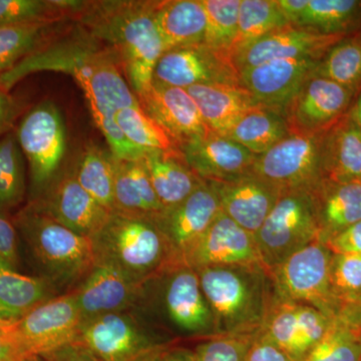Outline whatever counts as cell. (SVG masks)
<instances>
[{"instance_id": "6da1fadb", "label": "cell", "mask_w": 361, "mask_h": 361, "mask_svg": "<svg viewBox=\"0 0 361 361\" xmlns=\"http://www.w3.org/2000/svg\"><path fill=\"white\" fill-rule=\"evenodd\" d=\"M39 71L71 75L84 92L97 128L115 123L118 111L140 106L115 52L80 26L71 35L54 37L23 59L0 77V87L9 92L23 78Z\"/></svg>"}, {"instance_id": "7a4b0ae2", "label": "cell", "mask_w": 361, "mask_h": 361, "mask_svg": "<svg viewBox=\"0 0 361 361\" xmlns=\"http://www.w3.org/2000/svg\"><path fill=\"white\" fill-rule=\"evenodd\" d=\"M156 4L146 0L82 1L73 20L115 52L137 97L151 87L154 71L164 54L154 20Z\"/></svg>"}, {"instance_id": "3957f363", "label": "cell", "mask_w": 361, "mask_h": 361, "mask_svg": "<svg viewBox=\"0 0 361 361\" xmlns=\"http://www.w3.org/2000/svg\"><path fill=\"white\" fill-rule=\"evenodd\" d=\"M212 311L214 336L253 334L262 329L276 301L264 266H211L195 269Z\"/></svg>"}, {"instance_id": "277c9868", "label": "cell", "mask_w": 361, "mask_h": 361, "mask_svg": "<svg viewBox=\"0 0 361 361\" xmlns=\"http://www.w3.org/2000/svg\"><path fill=\"white\" fill-rule=\"evenodd\" d=\"M13 223L44 269V277L56 287L82 282L96 267L94 239L73 231L33 204L23 209Z\"/></svg>"}, {"instance_id": "5b68a950", "label": "cell", "mask_w": 361, "mask_h": 361, "mask_svg": "<svg viewBox=\"0 0 361 361\" xmlns=\"http://www.w3.org/2000/svg\"><path fill=\"white\" fill-rule=\"evenodd\" d=\"M94 242L97 262L115 265L145 283L178 268L170 244L155 220L113 212Z\"/></svg>"}, {"instance_id": "8992f818", "label": "cell", "mask_w": 361, "mask_h": 361, "mask_svg": "<svg viewBox=\"0 0 361 361\" xmlns=\"http://www.w3.org/2000/svg\"><path fill=\"white\" fill-rule=\"evenodd\" d=\"M254 236L262 264L269 271L304 247L322 240L313 191L283 192Z\"/></svg>"}, {"instance_id": "52a82bcc", "label": "cell", "mask_w": 361, "mask_h": 361, "mask_svg": "<svg viewBox=\"0 0 361 361\" xmlns=\"http://www.w3.org/2000/svg\"><path fill=\"white\" fill-rule=\"evenodd\" d=\"M16 140L30 168V190L37 200L61 174L66 152L63 115L52 102L32 109L18 125Z\"/></svg>"}, {"instance_id": "ba28073f", "label": "cell", "mask_w": 361, "mask_h": 361, "mask_svg": "<svg viewBox=\"0 0 361 361\" xmlns=\"http://www.w3.org/2000/svg\"><path fill=\"white\" fill-rule=\"evenodd\" d=\"M334 254L322 240L297 251L270 271L277 300L305 304L337 317L341 307L330 285V265Z\"/></svg>"}, {"instance_id": "9c48e42d", "label": "cell", "mask_w": 361, "mask_h": 361, "mask_svg": "<svg viewBox=\"0 0 361 361\" xmlns=\"http://www.w3.org/2000/svg\"><path fill=\"white\" fill-rule=\"evenodd\" d=\"M325 134L291 133L262 155L256 157L251 172L281 191H314L324 180Z\"/></svg>"}, {"instance_id": "30bf717a", "label": "cell", "mask_w": 361, "mask_h": 361, "mask_svg": "<svg viewBox=\"0 0 361 361\" xmlns=\"http://www.w3.org/2000/svg\"><path fill=\"white\" fill-rule=\"evenodd\" d=\"M75 293L54 297L14 322L16 339L23 355L35 360L75 343L82 323Z\"/></svg>"}, {"instance_id": "8fae6325", "label": "cell", "mask_w": 361, "mask_h": 361, "mask_svg": "<svg viewBox=\"0 0 361 361\" xmlns=\"http://www.w3.org/2000/svg\"><path fill=\"white\" fill-rule=\"evenodd\" d=\"M75 343L99 361H140L165 345L126 310L85 319Z\"/></svg>"}, {"instance_id": "7c38bea8", "label": "cell", "mask_w": 361, "mask_h": 361, "mask_svg": "<svg viewBox=\"0 0 361 361\" xmlns=\"http://www.w3.org/2000/svg\"><path fill=\"white\" fill-rule=\"evenodd\" d=\"M153 80L185 90L199 85H241L231 56L205 44L164 52L154 71Z\"/></svg>"}, {"instance_id": "4fadbf2b", "label": "cell", "mask_w": 361, "mask_h": 361, "mask_svg": "<svg viewBox=\"0 0 361 361\" xmlns=\"http://www.w3.org/2000/svg\"><path fill=\"white\" fill-rule=\"evenodd\" d=\"M353 92L313 73L284 110L290 134L329 132L348 110Z\"/></svg>"}, {"instance_id": "5bb4252c", "label": "cell", "mask_w": 361, "mask_h": 361, "mask_svg": "<svg viewBox=\"0 0 361 361\" xmlns=\"http://www.w3.org/2000/svg\"><path fill=\"white\" fill-rule=\"evenodd\" d=\"M30 203L73 231L94 239L111 216L78 184L73 170L59 174L51 186Z\"/></svg>"}, {"instance_id": "9a60e30c", "label": "cell", "mask_w": 361, "mask_h": 361, "mask_svg": "<svg viewBox=\"0 0 361 361\" xmlns=\"http://www.w3.org/2000/svg\"><path fill=\"white\" fill-rule=\"evenodd\" d=\"M320 59H276L239 71L240 82L261 106L285 109L314 73Z\"/></svg>"}, {"instance_id": "2e32d148", "label": "cell", "mask_w": 361, "mask_h": 361, "mask_svg": "<svg viewBox=\"0 0 361 361\" xmlns=\"http://www.w3.org/2000/svg\"><path fill=\"white\" fill-rule=\"evenodd\" d=\"M221 212L215 190L210 183L203 180L186 200L166 211L157 221L170 244L178 267Z\"/></svg>"}, {"instance_id": "e0dca14e", "label": "cell", "mask_w": 361, "mask_h": 361, "mask_svg": "<svg viewBox=\"0 0 361 361\" xmlns=\"http://www.w3.org/2000/svg\"><path fill=\"white\" fill-rule=\"evenodd\" d=\"M257 264L263 265L255 236L223 212L182 260L193 269Z\"/></svg>"}, {"instance_id": "ac0fdd59", "label": "cell", "mask_w": 361, "mask_h": 361, "mask_svg": "<svg viewBox=\"0 0 361 361\" xmlns=\"http://www.w3.org/2000/svg\"><path fill=\"white\" fill-rule=\"evenodd\" d=\"M342 37L343 35H323L302 26L289 25L237 52L233 63L239 73L276 59H322L330 47L343 39Z\"/></svg>"}, {"instance_id": "d6986e66", "label": "cell", "mask_w": 361, "mask_h": 361, "mask_svg": "<svg viewBox=\"0 0 361 361\" xmlns=\"http://www.w3.org/2000/svg\"><path fill=\"white\" fill-rule=\"evenodd\" d=\"M142 111L155 121L177 145L204 137L211 130L202 118L198 106L185 89L152 82L137 97Z\"/></svg>"}, {"instance_id": "ffe728a7", "label": "cell", "mask_w": 361, "mask_h": 361, "mask_svg": "<svg viewBox=\"0 0 361 361\" xmlns=\"http://www.w3.org/2000/svg\"><path fill=\"white\" fill-rule=\"evenodd\" d=\"M179 151L189 168L206 182H227L249 174L257 157L213 132L185 142Z\"/></svg>"}, {"instance_id": "44dd1931", "label": "cell", "mask_w": 361, "mask_h": 361, "mask_svg": "<svg viewBox=\"0 0 361 361\" xmlns=\"http://www.w3.org/2000/svg\"><path fill=\"white\" fill-rule=\"evenodd\" d=\"M145 284L115 265L97 262L84 281L73 291L85 320L127 310L141 295Z\"/></svg>"}, {"instance_id": "7402d4cb", "label": "cell", "mask_w": 361, "mask_h": 361, "mask_svg": "<svg viewBox=\"0 0 361 361\" xmlns=\"http://www.w3.org/2000/svg\"><path fill=\"white\" fill-rule=\"evenodd\" d=\"M219 199L226 216L247 231L255 234L283 191L249 173L227 182H209Z\"/></svg>"}, {"instance_id": "603a6c76", "label": "cell", "mask_w": 361, "mask_h": 361, "mask_svg": "<svg viewBox=\"0 0 361 361\" xmlns=\"http://www.w3.org/2000/svg\"><path fill=\"white\" fill-rule=\"evenodd\" d=\"M170 272L164 296L169 317L184 331L213 336L212 311L202 290L197 271L180 266Z\"/></svg>"}, {"instance_id": "cb8c5ba5", "label": "cell", "mask_w": 361, "mask_h": 361, "mask_svg": "<svg viewBox=\"0 0 361 361\" xmlns=\"http://www.w3.org/2000/svg\"><path fill=\"white\" fill-rule=\"evenodd\" d=\"M186 90L209 130L223 137L247 111L261 106L242 85H199Z\"/></svg>"}, {"instance_id": "d4e9b609", "label": "cell", "mask_w": 361, "mask_h": 361, "mask_svg": "<svg viewBox=\"0 0 361 361\" xmlns=\"http://www.w3.org/2000/svg\"><path fill=\"white\" fill-rule=\"evenodd\" d=\"M116 174L114 212L158 221L165 212L157 196L146 165L139 160H118Z\"/></svg>"}, {"instance_id": "484cf974", "label": "cell", "mask_w": 361, "mask_h": 361, "mask_svg": "<svg viewBox=\"0 0 361 361\" xmlns=\"http://www.w3.org/2000/svg\"><path fill=\"white\" fill-rule=\"evenodd\" d=\"M154 20L164 52L204 44L207 18L201 0L157 1Z\"/></svg>"}, {"instance_id": "4316f807", "label": "cell", "mask_w": 361, "mask_h": 361, "mask_svg": "<svg viewBox=\"0 0 361 361\" xmlns=\"http://www.w3.org/2000/svg\"><path fill=\"white\" fill-rule=\"evenodd\" d=\"M323 171L329 182L361 183V130L350 114L325 135Z\"/></svg>"}, {"instance_id": "83f0119b", "label": "cell", "mask_w": 361, "mask_h": 361, "mask_svg": "<svg viewBox=\"0 0 361 361\" xmlns=\"http://www.w3.org/2000/svg\"><path fill=\"white\" fill-rule=\"evenodd\" d=\"M142 161L165 212L186 200L203 182L189 168L180 151L149 152Z\"/></svg>"}, {"instance_id": "f1b7e54d", "label": "cell", "mask_w": 361, "mask_h": 361, "mask_svg": "<svg viewBox=\"0 0 361 361\" xmlns=\"http://www.w3.org/2000/svg\"><path fill=\"white\" fill-rule=\"evenodd\" d=\"M323 242L361 221V183L323 180L314 191Z\"/></svg>"}, {"instance_id": "f546056e", "label": "cell", "mask_w": 361, "mask_h": 361, "mask_svg": "<svg viewBox=\"0 0 361 361\" xmlns=\"http://www.w3.org/2000/svg\"><path fill=\"white\" fill-rule=\"evenodd\" d=\"M56 285L44 277L0 269V318L18 322L35 307L54 298Z\"/></svg>"}, {"instance_id": "4dcf8cb0", "label": "cell", "mask_w": 361, "mask_h": 361, "mask_svg": "<svg viewBox=\"0 0 361 361\" xmlns=\"http://www.w3.org/2000/svg\"><path fill=\"white\" fill-rule=\"evenodd\" d=\"M289 135L290 129L282 111L259 106L241 116L224 137L259 156Z\"/></svg>"}, {"instance_id": "1f68e13d", "label": "cell", "mask_w": 361, "mask_h": 361, "mask_svg": "<svg viewBox=\"0 0 361 361\" xmlns=\"http://www.w3.org/2000/svg\"><path fill=\"white\" fill-rule=\"evenodd\" d=\"M78 184L101 205L114 212L115 156L111 151L89 146L73 169Z\"/></svg>"}, {"instance_id": "d6a6232c", "label": "cell", "mask_w": 361, "mask_h": 361, "mask_svg": "<svg viewBox=\"0 0 361 361\" xmlns=\"http://www.w3.org/2000/svg\"><path fill=\"white\" fill-rule=\"evenodd\" d=\"M61 23L0 26V77L59 35Z\"/></svg>"}, {"instance_id": "836d02e7", "label": "cell", "mask_w": 361, "mask_h": 361, "mask_svg": "<svg viewBox=\"0 0 361 361\" xmlns=\"http://www.w3.org/2000/svg\"><path fill=\"white\" fill-rule=\"evenodd\" d=\"M82 2L75 0H0V26L73 20Z\"/></svg>"}, {"instance_id": "e575fe53", "label": "cell", "mask_w": 361, "mask_h": 361, "mask_svg": "<svg viewBox=\"0 0 361 361\" xmlns=\"http://www.w3.org/2000/svg\"><path fill=\"white\" fill-rule=\"evenodd\" d=\"M289 25L278 6L277 0H241L238 14V32L232 49L237 52L262 39L268 33Z\"/></svg>"}, {"instance_id": "d590c367", "label": "cell", "mask_w": 361, "mask_h": 361, "mask_svg": "<svg viewBox=\"0 0 361 361\" xmlns=\"http://www.w3.org/2000/svg\"><path fill=\"white\" fill-rule=\"evenodd\" d=\"M25 193V156L16 134L0 137V213L20 205Z\"/></svg>"}, {"instance_id": "8d00e7d4", "label": "cell", "mask_w": 361, "mask_h": 361, "mask_svg": "<svg viewBox=\"0 0 361 361\" xmlns=\"http://www.w3.org/2000/svg\"><path fill=\"white\" fill-rule=\"evenodd\" d=\"M116 122L128 141L144 155L155 151H179L170 135L142 111L141 106L118 111Z\"/></svg>"}, {"instance_id": "74e56055", "label": "cell", "mask_w": 361, "mask_h": 361, "mask_svg": "<svg viewBox=\"0 0 361 361\" xmlns=\"http://www.w3.org/2000/svg\"><path fill=\"white\" fill-rule=\"evenodd\" d=\"M314 75L355 92L361 85V42L341 39L320 59Z\"/></svg>"}, {"instance_id": "f35d334b", "label": "cell", "mask_w": 361, "mask_h": 361, "mask_svg": "<svg viewBox=\"0 0 361 361\" xmlns=\"http://www.w3.org/2000/svg\"><path fill=\"white\" fill-rule=\"evenodd\" d=\"M361 327L337 316L303 361H360Z\"/></svg>"}, {"instance_id": "ab89813d", "label": "cell", "mask_w": 361, "mask_h": 361, "mask_svg": "<svg viewBox=\"0 0 361 361\" xmlns=\"http://www.w3.org/2000/svg\"><path fill=\"white\" fill-rule=\"evenodd\" d=\"M361 2L356 0H308L297 26L323 35H344L343 30L357 18Z\"/></svg>"}, {"instance_id": "60d3db41", "label": "cell", "mask_w": 361, "mask_h": 361, "mask_svg": "<svg viewBox=\"0 0 361 361\" xmlns=\"http://www.w3.org/2000/svg\"><path fill=\"white\" fill-rule=\"evenodd\" d=\"M201 1L207 18L204 44L214 51L228 54L232 58L233 45L238 32V14L241 0Z\"/></svg>"}, {"instance_id": "b9f144b4", "label": "cell", "mask_w": 361, "mask_h": 361, "mask_svg": "<svg viewBox=\"0 0 361 361\" xmlns=\"http://www.w3.org/2000/svg\"><path fill=\"white\" fill-rule=\"evenodd\" d=\"M261 330L292 360H305L297 322L295 303L276 299Z\"/></svg>"}, {"instance_id": "7bdbcfd3", "label": "cell", "mask_w": 361, "mask_h": 361, "mask_svg": "<svg viewBox=\"0 0 361 361\" xmlns=\"http://www.w3.org/2000/svg\"><path fill=\"white\" fill-rule=\"evenodd\" d=\"M330 285L341 307V314L353 307L361 295V255L334 254L330 265Z\"/></svg>"}, {"instance_id": "ee69618b", "label": "cell", "mask_w": 361, "mask_h": 361, "mask_svg": "<svg viewBox=\"0 0 361 361\" xmlns=\"http://www.w3.org/2000/svg\"><path fill=\"white\" fill-rule=\"evenodd\" d=\"M256 334L211 336L194 349L195 361H245Z\"/></svg>"}, {"instance_id": "f6af8a7d", "label": "cell", "mask_w": 361, "mask_h": 361, "mask_svg": "<svg viewBox=\"0 0 361 361\" xmlns=\"http://www.w3.org/2000/svg\"><path fill=\"white\" fill-rule=\"evenodd\" d=\"M295 311L301 343L307 356L326 334L332 319L322 311L305 304L295 303Z\"/></svg>"}, {"instance_id": "bcb514c9", "label": "cell", "mask_w": 361, "mask_h": 361, "mask_svg": "<svg viewBox=\"0 0 361 361\" xmlns=\"http://www.w3.org/2000/svg\"><path fill=\"white\" fill-rule=\"evenodd\" d=\"M13 221L0 213V269L16 270L18 265V234Z\"/></svg>"}, {"instance_id": "7dc6e473", "label": "cell", "mask_w": 361, "mask_h": 361, "mask_svg": "<svg viewBox=\"0 0 361 361\" xmlns=\"http://www.w3.org/2000/svg\"><path fill=\"white\" fill-rule=\"evenodd\" d=\"M324 244L332 254L361 255V221L329 237Z\"/></svg>"}, {"instance_id": "c3c4849f", "label": "cell", "mask_w": 361, "mask_h": 361, "mask_svg": "<svg viewBox=\"0 0 361 361\" xmlns=\"http://www.w3.org/2000/svg\"><path fill=\"white\" fill-rule=\"evenodd\" d=\"M245 361H294L267 336L259 330L252 341Z\"/></svg>"}, {"instance_id": "681fc988", "label": "cell", "mask_w": 361, "mask_h": 361, "mask_svg": "<svg viewBox=\"0 0 361 361\" xmlns=\"http://www.w3.org/2000/svg\"><path fill=\"white\" fill-rule=\"evenodd\" d=\"M35 360H30L21 351L16 339L14 322H8L0 318V361H35Z\"/></svg>"}, {"instance_id": "f907efd6", "label": "cell", "mask_w": 361, "mask_h": 361, "mask_svg": "<svg viewBox=\"0 0 361 361\" xmlns=\"http://www.w3.org/2000/svg\"><path fill=\"white\" fill-rule=\"evenodd\" d=\"M20 111V104L13 94L0 87V137L11 132Z\"/></svg>"}, {"instance_id": "816d5d0a", "label": "cell", "mask_w": 361, "mask_h": 361, "mask_svg": "<svg viewBox=\"0 0 361 361\" xmlns=\"http://www.w3.org/2000/svg\"><path fill=\"white\" fill-rule=\"evenodd\" d=\"M35 361H99L90 351L73 343L37 357Z\"/></svg>"}, {"instance_id": "f5cc1de1", "label": "cell", "mask_w": 361, "mask_h": 361, "mask_svg": "<svg viewBox=\"0 0 361 361\" xmlns=\"http://www.w3.org/2000/svg\"><path fill=\"white\" fill-rule=\"evenodd\" d=\"M146 361H195L194 351L180 348L163 345L149 353Z\"/></svg>"}, {"instance_id": "db71d44e", "label": "cell", "mask_w": 361, "mask_h": 361, "mask_svg": "<svg viewBox=\"0 0 361 361\" xmlns=\"http://www.w3.org/2000/svg\"><path fill=\"white\" fill-rule=\"evenodd\" d=\"M277 4L289 25H297L308 6V0H277Z\"/></svg>"}, {"instance_id": "11a10c76", "label": "cell", "mask_w": 361, "mask_h": 361, "mask_svg": "<svg viewBox=\"0 0 361 361\" xmlns=\"http://www.w3.org/2000/svg\"><path fill=\"white\" fill-rule=\"evenodd\" d=\"M339 316L345 318L346 320L353 323V324L361 327V295L357 302H356L353 307L349 308L348 310L344 311V312L341 313Z\"/></svg>"}, {"instance_id": "9f6ffc18", "label": "cell", "mask_w": 361, "mask_h": 361, "mask_svg": "<svg viewBox=\"0 0 361 361\" xmlns=\"http://www.w3.org/2000/svg\"><path fill=\"white\" fill-rule=\"evenodd\" d=\"M350 115L361 130V92L357 101H356L355 108L351 111Z\"/></svg>"}, {"instance_id": "6f0895ef", "label": "cell", "mask_w": 361, "mask_h": 361, "mask_svg": "<svg viewBox=\"0 0 361 361\" xmlns=\"http://www.w3.org/2000/svg\"><path fill=\"white\" fill-rule=\"evenodd\" d=\"M147 356H148V355H147ZM147 356H146V357H147ZM146 357L142 358V360H140V361H146Z\"/></svg>"}, {"instance_id": "680465c9", "label": "cell", "mask_w": 361, "mask_h": 361, "mask_svg": "<svg viewBox=\"0 0 361 361\" xmlns=\"http://www.w3.org/2000/svg\"><path fill=\"white\" fill-rule=\"evenodd\" d=\"M360 361H361V360H360Z\"/></svg>"}]
</instances>
